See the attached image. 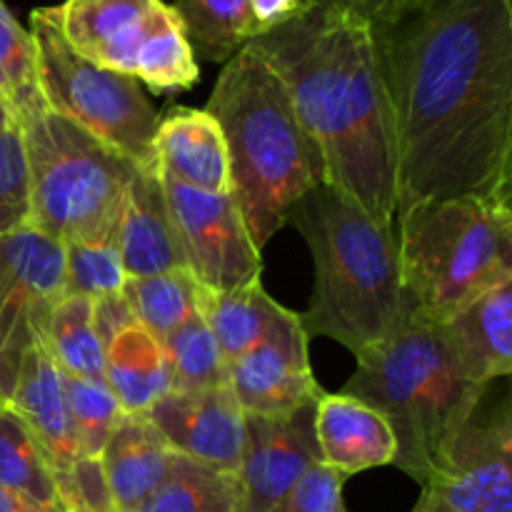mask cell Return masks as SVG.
I'll return each mask as SVG.
<instances>
[{"mask_svg": "<svg viewBox=\"0 0 512 512\" xmlns=\"http://www.w3.org/2000/svg\"><path fill=\"white\" fill-rule=\"evenodd\" d=\"M395 133V218L425 200L510 198L512 0H435L375 30Z\"/></svg>", "mask_w": 512, "mask_h": 512, "instance_id": "obj_1", "label": "cell"}, {"mask_svg": "<svg viewBox=\"0 0 512 512\" xmlns=\"http://www.w3.org/2000/svg\"><path fill=\"white\" fill-rule=\"evenodd\" d=\"M275 70L318 148L325 183L395 225V133L373 23L335 0L250 40Z\"/></svg>", "mask_w": 512, "mask_h": 512, "instance_id": "obj_2", "label": "cell"}, {"mask_svg": "<svg viewBox=\"0 0 512 512\" xmlns=\"http://www.w3.org/2000/svg\"><path fill=\"white\" fill-rule=\"evenodd\" d=\"M288 223L300 230L315 263L313 300L300 313L308 338H333L358 358L408 323L395 225H380L328 183L313 185Z\"/></svg>", "mask_w": 512, "mask_h": 512, "instance_id": "obj_3", "label": "cell"}, {"mask_svg": "<svg viewBox=\"0 0 512 512\" xmlns=\"http://www.w3.org/2000/svg\"><path fill=\"white\" fill-rule=\"evenodd\" d=\"M205 113L223 133L230 195L255 248L263 250L288 225L293 205L325 183L318 148L300 125L283 80L250 45L225 63Z\"/></svg>", "mask_w": 512, "mask_h": 512, "instance_id": "obj_4", "label": "cell"}, {"mask_svg": "<svg viewBox=\"0 0 512 512\" xmlns=\"http://www.w3.org/2000/svg\"><path fill=\"white\" fill-rule=\"evenodd\" d=\"M340 393L388 420L398 440L393 465L423 485L450 440L478 413L485 388L465 378L438 325L410 315L393 338L358 355Z\"/></svg>", "mask_w": 512, "mask_h": 512, "instance_id": "obj_5", "label": "cell"}, {"mask_svg": "<svg viewBox=\"0 0 512 512\" xmlns=\"http://www.w3.org/2000/svg\"><path fill=\"white\" fill-rule=\"evenodd\" d=\"M395 220L400 280L413 318L443 325L512 280L510 198L425 200Z\"/></svg>", "mask_w": 512, "mask_h": 512, "instance_id": "obj_6", "label": "cell"}, {"mask_svg": "<svg viewBox=\"0 0 512 512\" xmlns=\"http://www.w3.org/2000/svg\"><path fill=\"white\" fill-rule=\"evenodd\" d=\"M15 123L28 165L30 228L63 245L115 240L138 168L50 108Z\"/></svg>", "mask_w": 512, "mask_h": 512, "instance_id": "obj_7", "label": "cell"}, {"mask_svg": "<svg viewBox=\"0 0 512 512\" xmlns=\"http://www.w3.org/2000/svg\"><path fill=\"white\" fill-rule=\"evenodd\" d=\"M40 93L53 113L83 128L135 168H155L153 140L160 115L130 75L100 68L75 53L55 25L53 10L30 13Z\"/></svg>", "mask_w": 512, "mask_h": 512, "instance_id": "obj_8", "label": "cell"}, {"mask_svg": "<svg viewBox=\"0 0 512 512\" xmlns=\"http://www.w3.org/2000/svg\"><path fill=\"white\" fill-rule=\"evenodd\" d=\"M63 243L18 230L0 238V390L10 398L20 360L43 345L50 310L63 298Z\"/></svg>", "mask_w": 512, "mask_h": 512, "instance_id": "obj_9", "label": "cell"}, {"mask_svg": "<svg viewBox=\"0 0 512 512\" xmlns=\"http://www.w3.org/2000/svg\"><path fill=\"white\" fill-rule=\"evenodd\" d=\"M160 183L185 270L200 288L228 293L260 280V250L233 195L185 188L163 175Z\"/></svg>", "mask_w": 512, "mask_h": 512, "instance_id": "obj_10", "label": "cell"}, {"mask_svg": "<svg viewBox=\"0 0 512 512\" xmlns=\"http://www.w3.org/2000/svg\"><path fill=\"white\" fill-rule=\"evenodd\" d=\"M445 512H512V418L508 405L458 430L423 483Z\"/></svg>", "mask_w": 512, "mask_h": 512, "instance_id": "obj_11", "label": "cell"}, {"mask_svg": "<svg viewBox=\"0 0 512 512\" xmlns=\"http://www.w3.org/2000/svg\"><path fill=\"white\" fill-rule=\"evenodd\" d=\"M228 385L245 418H285L318 403L323 390L310 365L300 313L290 310L263 343L228 363Z\"/></svg>", "mask_w": 512, "mask_h": 512, "instance_id": "obj_12", "label": "cell"}, {"mask_svg": "<svg viewBox=\"0 0 512 512\" xmlns=\"http://www.w3.org/2000/svg\"><path fill=\"white\" fill-rule=\"evenodd\" d=\"M315 463V405L285 418H245L243 458L235 473L240 512H270Z\"/></svg>", "mask_w": 512, "mask_h": 512, "instance_id": "obj_13", "label": "cell"}, {"mask_svg": "<svg viewBox=\"0 0 512 512\" xmlns=\"http://www.w3.org/2000/svg\"><path fill=\"white\" fill-rule=\"evenodd\" d=\"M170 450L225 473H238L245 445V415L230 385L168 393L145 413Z\"/></svg>", "mask_w": 512, "mask_h": 512, "instance_id": "obj_14", "label": "cell"}, {"mask_svg": "<svg viewBox=\"0 0 512 512\" xmlns=\"http://www.w3.org/2000/svg\"><path fill=\"white\" fill-rule=\"evenodd\" d=\"M163 8V0H65L50 5L60 35L75 53L130 78Z\"/></svg>", "mask_w": 512, "mask_h": 512, "instance_id": "obj_15", "label": "cell"}, {"mask_svg": "<svg viewBox=\"0 0 512 512\" xmlns=\"http://www.w3.org/2000/svg\"><path fill=\"white\" fill-rule=\"evenodd\" d=\"M115 248L123 260L125 278L185 270L168 200L155 168H138L130 180L115 228Z\"/></svg>", "mask_w": 512, "mask_h": 512, "instance_id": "obj_16", "label": "cell"}, {"mask_svg": "<svg viewBox=\"0 0 512 512\" xmlns=\"http://www.w3.org/2000/svg\"><path fill=\"white\" fill-rule=\"evenodd\" d=\"M153 165L163 178L203 193H230L228 150L210 113L170 108L158 120Z\"/></svg>", "mask_w": 512, "mask_h": 512, "instance_id": "obj_17", "label": "cell"}, {"mask_svg": "<svg viewBox=\"0 0 512 512\" xmlns=\"http://www.w3.org/2000/svg\"><path fill=\"white\" fill-rule=\"evenodd\" d=\"M5 403L38 440L45 458L53 465L55 478L70 475V470L80 460V450L75 443L73 425H70L68 403H65L63 375L45 353L43 345H33L23 355L13 390Z\"/></svg>", "mask_w": 512, "mask_h": 512, "instance_id": "obj_18", "label": "cell"}, {"mask_svg": "<svg viewBox=\"0 0 512 512\" xmlns=\"http://www.w3.org/2000/svg\"><path fill=\"white\" fill-rule=\"evenodd\" d=\"M315 438L320 463L345 478L393 465L398 455V440L388 420L363 400L345 393L320 395L315 403Z\"/></svg>", "mask_w": 512, "mask_h": 512, "instance_id": "obj_19", "label": "cell"}, {"mask_svg": "<svg viewBox=\"0 0 512 512\" xmlns=\"http://www.w3.org/2000/svg\"><path fill=\"white\" fill-rule=\"evenodd\" d=\"M470 383L488 388L512 373V280L495 285L438 325Z\"/></svg>", "mask_w": 512, "mask_h": 512, "instance_id": "obj_20", "label": "cell"}, {"mask_svg": "<svg viewBox=\"0 0 512 512\" xmlns=\"http://www.w3.org/2000/svg\"><path fill=\"white\" fill-rule=\"evenodd\" d=\"M173 455L145 415L123 413L100 453V468L115 512H138L163 483Z\"/></svg>", "mask_w": 512, "mask_h": 512, "instance_id": "obj_21", "label": "cell"}, {"mask_svg": "<svg viewBox=\"0 0 512 512\" xmlns=\"http://www.w3.org/2000/svg\"><path fill=\"white\" fill-rule=\"evenodd\" d=\"M103 380L128 415H145L158 400L173 393V373L163 345L133 325L105 348Z\"/></svg>", "mask_w": 512, "mask_h": 512, "instance_id": "obj_22", "label": "cell"}, {"mask_svg": "<svg viewBox=\"0 0 512 512\" xmlns=\"http://www.w3.org/2000/svg\"><path fill=\"white\" fill-rule=\"evenodd\" d=\"M198 313L213 333L223 358L233 363L250 348L263 343L288 318L290 310L275 303L260 280H253L228 293L200 288Z\"/></svg>", "mask_w": 512, "mask_h": 512, "instance_id": "obj_23", "label": "cell"}, {"mask_svg": "<svg viewBox=\"0 0 512 512\" xmlns=\"http://www.w3.org/2000/svg\"><path fill=\"white\" fill-rule=\"evenodd\" d=\"M0 485L40 512H65L53 465L8 403H0Z\"/></svg>", "mask_w": 512, "mask_h": 512, "instance_id": "obj_24", "label": "cell"}, {"mask_svg": "<svg viewBox=\"0 0 512 512\" xmlns=\"http://www.w3.org/2000/svg\"><path fill=\"white\" fill-rule=\"evenodd\" d=\"M138 512H240L238 475L175 453L163 483Z\"/></svg>", "mask_w": 512, "mask_h": 512, "instance_id": "obj_25", "label": "cell"}, {"mask_svg": "<svg viewBox=\"0 0 512 512\" xmlns=\"http://www.w3.org/2000/svg\"><path fill=\"white\" fill-rule=\"evenodd\" d=\"M43 348L60 373L103 380L105 348L93 325V300L65 295L50 310Z\"/></svg>", "mask_w": 512, "mask_h": 512, "instance_id": "obj_26", "label": "cell"}, {"mask_svg": "<svg viewBox=\"0 0 512 512\" xmlns=\"http://www.w3.org/2000/svg\"><path fill=\"white\" fill-rule=\"evenodd\" d=\"M133 78L148 85L153 93L188 90L200 80L198 58L173 5H165L150 28L135 60Z\"/></svg>", "mask_w": 512, "mask_h": 512, "instance_id": "obj_27", "label": "cell"}, {"mask_svg": "<svg viewBox=\"0 0 512 512\" xmlns=\"http://www.w3.org/2000/svg\"><path fill=\"white\" fill-rule=\"evenodd\" d=\"M173 10L183 20L195 58L228 63L258 35L245 0H175Z\"/></svg>", "mask_w": 512, "mask_h": 512, "instance_id": "obj_28", "label": "cell"}, {"mask_svg": "<svg viewBox=\"0 0 512 512\" xmlns=\"http://www.w3.org/2000/svg\"><path fill=\"white\" fill-rule=\"evenodd\" d=\"M123 295L128 298L140 328L163 343L173 330L198 315L200 285L188 270H170L150 278H128Z\"/></svg>", "mask_w": 512, "mask_h": 512, "instance_id": "obj_29", "label": "cell"}, {"mask_svg": "<svg viewBox=\"0 0 512 512\" xmlns=\"http://www.w3.org/2000/svg\"><path fill=\"white\" fill-rule=\"evenodd\" d=\"M0 100L15 120L48 108L40 93L38 53L28 28L0 0Z\"/></svg>", "mask_w": 512, "mask_h": 512, "instance_id": "obj_30", "label": "cell"}, {"mask_svg": "<svg viewBox=\"0 0 512 512\" xmlns=\"http://www.w3.org/2000/svg\"><path fill=\"white\" fill-rule=\"evenodd\" d=\"M160 345L173 373L175 393H198L228 385V360L200 313L173 330Z\"/></svg>", "mask_w": 512, "mask_h": 512, "instance_id": "obj_31", "label": "cell"}, {"mask_svg": "<svg viewBox=\"0 0 512 512\" xmlns=\"http://www.w3.org/2000/svg\"><path fill=\"white\" fill-rule=\"evenodd\" d=\"M63 375V393L68 403L70 425H73L75 443H78L80 458L100 460L110 433L123 418L118 400L113 398L105 380L78 378V375Z\"/></svg>", "mask_w": 512, "mask_h": 512, "instance_id": "obj_32", "label": "cell"}, {"mask_svg": "<svg viewBox=\"0 0 512 512\" xmlns=\"http://www.w3.org/2000/svg\"><path fill=\"white\" fill-rule=\"evenodd\" d=\"M63 270V298L98 300L103 295L123 293L125 268L120 260L115 240H95V243H68Z\"/></svg>", "mask_w": 512, "mask_h": 512, "instance_id": "obj_33", "label": "cell"}, {"mask_svg": "<svg viewBox=\"0 0 512 512\" xmlns=\"http://www.w3.org/2000/svg\"><path fill=\"white\" fill-rule=\"evenodd\" d=\"M30 228V185L20 125L0 128V238Z\"/></svg>", "mask_w": 512, "mask_h": 512, "instance_id": "obj_34", "label": "cell"}, {"mask_svg": "<svg viewBox=\"0 0 512 512\" xmlns=\"http://www.w3.org/2000/svg\"><path fill=\"white\" fill-rule=\"evenodd\" d=\"M343 483L345 475L325 463H315L270 512H348L343 503Z\"/></svg>", "mask_w": 512, "mask_h": 512, "instance_id": "obj_35", "label": "cell"}, {"mask_svg": "<svg viewBox=\"0 0 512 512\" xmlns=\"http://www.w3.org/2000/svg\"><path fill=\"white\" fill-rule=\"evenodd\" d=\"M335 3L363 15L368 23H373L375 30H385L403 23L410 15L420 13V10L428 8L435 0H335Z\"/></svg>", "mask_w": 512, "mask_h": 512, "instance_id": "obj_36", "label": "cell"}, {"mask_svg": "<svg viewBox=\"0 0 512 512\" xmlns=\"http://www.w3.org/2000/svg\"><path fill=\"white\" fill-rule=\"evenodd\" d=\"M93 325L103 348H108L120 333L138 325V320H135L128 298L123 293H113L93 300Z\"/></svg>", "mask_w": 512, "mask_h": 512, "instance_id": "obj_37", "label": "cell"}, {"mask_svg": "<svg viewBox=\"0 0 512 512\" xmlns=\"http://www.w3.org/2000/svg\"><path fill=\"white\" fill-rule=\"evenodd\" d=\"M245 3H248V13L255 25V33L263 35L268 33V30L280 28V25L298 18V15L305 13L315 0H245ZM258 35H255V38H258Z\"/></svg>", "mask_w": 512, "mask_h": 512, "instance_id": "obj_38", "label": "cell"}, {"mask_svg": "<svg viewBox=\"0 0 512 512\" xmlns=\"http://www.w3.org/2000/svg\"><path fill=\"white\" fill-rule=\"evenodd\" d=\"M0 512H40V510L33 508L28 500H23L20 495L10 493L8 488L0 485Z\"/></svg>", "mask_w": 512, "mask_h": 512, "instance_id": "obj_39", "label": "cell"}, {"mask_svg": "<svg viewBox=\"0 0 512 512\" xmlns=\"http://www.w3.org/2000/svg\"><path fill=\"white\" fill-rule=\"evenodd\" d=\"M413 512H445L443 508H440V505H435L433 500L428 498V495H420V500H418V505H415L413 508Z\"/></svg>", "mask_w": 512, "mask_h": 512, "instance_id": "obj_40", "label": "cell"}, {"mask_svg": "<svg viewBox=\"0 0 512 512\" xmlns=\"http://www.w3.org/2000/svg\"><path fill=\"white\" fill-rule=\"evenodd\" d=\"M13 115H10V110L8 108H5V103H3V100H0V128H5V125H8V123H13Z\"/></svg>", "mask_w": 512, "mask_h": 512, "instance_id": "obj_41", "label": "cell"}, {"mask_svg": "<svg viewBox=\"0 0 512 512\" xmlns=\"http://www.w3.org/2000/svg\"><path fill=\"white\" fill-rule=\"evenodd\" d=\"M0 400H3V390H0ZM3 403H5V400H3Z\"/></svg>", "mask_w": 512, "mask_h": 512, "instance_id": "obj_42", "label": "cell"}, {"mask_svg": "<svg viewBox=\"0 0 512 512\" xmlns=\"http://www.w3.org/2000/svg\"><path fill=\"white\" fill-rule=\"evenodd\" d=\"M0 403H3V400H0Z\"/></svg>", "mask_w": 512, "mask_h": 512, "instance_id": "obj_43", "label": "cell"}]
</instances>
